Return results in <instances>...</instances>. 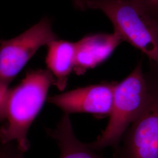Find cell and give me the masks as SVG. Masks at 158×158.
Returning a JSON list of instances; mask_svg holds the SVG:
<instances>
[{
    "label": "cell",
    "mask_w": 158,
    "mask_h": 158,
    "mask_svg": "<svg viewBox=\"0 0 158 158\" xmlns=\"http://www.w3.org/2000/svg\"><path fill=\"white\" fill-rule=\"evenodd\" d=\"M88 0H73L74 6L76 9L84 11L87 9V2Z\"/></svg>",
    "instance_id": "cell-13"
},
{
    "label": "cell",
    "mask_w": 158,
    "mask_h": 158,
    "mask_svg": "<svg viewBox=\"0 0 158 158\" xmlns=\"http://www.w3.org/2000/svg\"><path fill=\"white\" fill-rule=\"evenodd\" d=\"M148 100L115 149V158H158V63L149 60L144 73Z\"/></svg>",
    "instance_id": "cell-4"
},
{
    "label": "cell",
    "mask_w": 158,
    "mask_h": 158,
    "mask_svg": "<svg viewBox=\"0 0 158 158\" xmlns=\"http://www.w3.org/2000/svg\"><path fill=\"white\" fill-rule=\"evenodd\" d=\"M24 153L18 148L15 143L0 142V158H23Z\"/></svg>",
    "instance_id": "cell-10"
},
{
    "label": "cell",
    "mask_w": 158,
    "mask_h": 158,
    "mask_svg": "<svg viewBox=\"0 0 158 158\" xmlns=\"http://www.w3.org/2000/svg\"><path fill=\"white\" fill-rule=\"evenodd\" d=\"M151 17L158 20V0H133Z\"/></svg>",
    "instance_id": "cell-11"
},
{
    "label": "cell",
    "mask_w": 158,
    "mask_h": 158,
    "mask_svg": "<svg viewBox=\"0 0 158 158\" xmlns=\"http://www.w3.org/2000/svg\"><path fill=\"white\" fill-rule=\"evenodd\" d=\"M57 39L51 19L44 17L16 37L0 40V82L9 86L41 47Z\"/></svg>",
    "instance_id": "cell-5"
},
{
    "label": "cell",
    "mask_w": 158,
    "mask_h": 158,
    "mask_svg": "<svg viewBox=\"0 0 158 158\" xmlns=\"http://www.w3.org/2000/svg\"><path fill=\"white\" fill-rule=\"evenodd\" d=\"M87 7L102 12L123 41L158 63V20L133 0H88Z\"/></svg>",
    "instance_id": "cell-2"
},
{
    "label": "cell",
    "mask_w": 158,
    "mask_h": 158,
    "mask_svg": "<svg viewBox=\"0 0 158 158\" xmlns=\"http://www.w3.org/2000/svg\"><path fill=\"white\" fill-rule=\"evenodd\" d=\"M9 91V86L0 82V123L6 120V102Z\"/></svg>",
    "instance_id": "cell-12"
},
{
    "label": "cell",
    "mask_w": 158,
    "mask_h": 158,
    "mask_svg": "<svg viewBox=\"0 0 158 158\" xmlns=\"http://www.w3.org/2000/svg\"><path fill=\"white\" fill-rule=\"evenodd\" d=\"M123 40L117 32L90 34L76 42L73 72L78 76L96 68L110 57Z\"/></svg>",
    "instance_id": "cell-7"
},
{
    "label": "cell",
    "mask_w": 158,
    "mask_h": 158,
    "mask_svg": "<svg viewBox=\"0 0 158 158\" xmlns=\"http://www.w3.org/2000/svg\"><path fill=\"white\" fill-rule=\"evenodd\" d=\"M148 96V89L141 60L127 77L117 82L107 126L96 141L87 143L88 146L95 151L108 147L116 149L125 131L145 107Z\"/></svg>",
    "instance_id": "cell-3"
},
{
    "label": "cell",
    "mask_w": 158,
    "mask_h": 158,
    "mask_svg": "<svg viewBox=\"0 0 158 158\" xmlns=\"http://www.w3.org/2000/svg\"><path fill=\"white\" fill-rule=\"evenodd\" d=\"M47 135L56 142L59 158H104L95 152L75 135L69 115L64 114L56 126L46 128Z\"/></svg>",
    "instance_id": "cell-9"
},
{
    "label": "cell",
    "mask_w": 158,
    "mask_h": 158,
    "mask_svg": "<svg viewBox=\"0 0 158 158\" xmlns=\"http://www.w3.org/2000/svg\"><path fill=\"white\" fill-rule=\"evenodd\" d=\"M116 81H104L50 96L47 100L65 114L89 113L98 118L110 117Z\"/></svg>",
    "instance_id": "cell-6"
},
{
    "label": "cell",
    "mask_w": 158,
    "mask_h": 158,
    "mask_svg": "<svg viewBox=\"0 0 158 158\" xmlns=\"http://www.w3.org/2000/svg\"><path fill=\"white\" fill-rule=\"evenodd\" d=\"M47 47L45 59L47 69L55 79L53 85L59 90L63 91L74 68L76 42L57 39L51 42Z\"/></svg>",
    "instance_id": "cell-8"
},
{
    "label": "cell",
    "mask_w": 158,
    "mask_h": 158,
    "mask_svg": "<svg viewBox=\"0 0 158 158\" xmlns=\"http://www.w3.org/2000/svg\"><path fill=\"white\" fill-rule=\"evenodd\" d=\"M55 79L48 69L30 70L19 85L10 89L6 124L0 127V142H14L23 153L30 148L29 130L41 111Z\"/></svg>",
    "instance_id": "cell-1"
}]
</instances>
